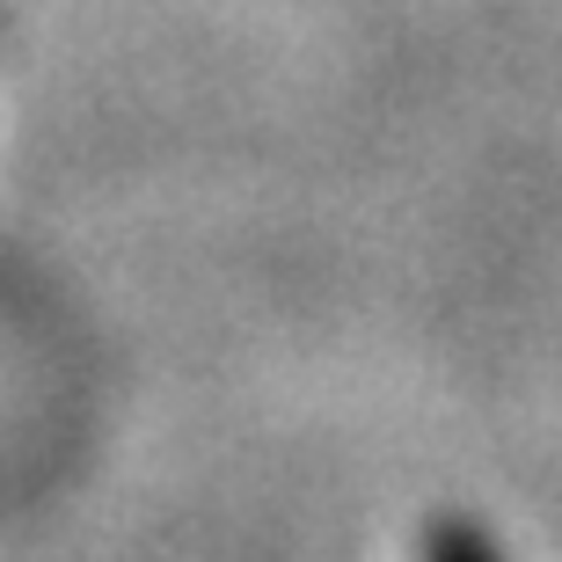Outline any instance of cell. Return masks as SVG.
Instances as JSON below:
<instances>
[{
    "label": "cell",
    "instance_id": "1",
    "mask_svg": "<svg viewBox=\"0 0 562 562\" xmlns=\"http://www.w3.org/2000/svg\"><path fill=\"white\" fill-rule=\"evenodd\" d=\"M424 562H504V555L482 541L468 519H438L431 533H424Z\"/></svg>",
    "mask_w": 562,
    "mask_h": 562
}]
</instances>
